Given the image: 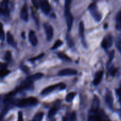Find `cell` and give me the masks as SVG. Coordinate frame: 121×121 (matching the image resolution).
I'll return each instance as SVG.
<instances>
[{"mask_svg":"<svg viewBox=\"0 0 121 121\" xmlns=\"http://www.w3.org/2000/svg\"><path fill=\"white\" fill-rule=\"evenodd\" d=\"M62 44H63V41H61V40H57V41H56L55 43L54 44V45L53 46V47H52V49H53V50L56 49V48H59V47H60V46H61Z\"/></svg>","mask_w":121,"mask_h":121,"instance_id":"cell-27","label":"cell"},{"mask_svg":"<svg viewBox=\"0 0 121 121\" xmlns=\"http://www.w3.org/2000/svg\"><path fill=\"white\" fill-rule=\"evenodd\" d=\"M114 56H115V51L112 50L111 52H110L108 61V62H107L108 67V66H109L111 64V63H112V60H113V58H114Z\"/></svg>","mask_w":121,"mask_h":121,"instance_id":"cell-25","label":"cell"},{"mask_svg":"<svg viewBox=\"0 0 121 121\" xmlns=\"http://www.w3.org/2000/svg\"><path fill=\"white\" fill-rule=\"evenodd\" d=\"M5 67H6V65H5V64L0 63V67H1V69H4V68H5Z\"/></svg>","mask_w":121,"mask_h":121,"instance_id":"cell-37","label":"cell"},{"mask_svg":"<svg viewBox=\"0 0 121 121\" xmlns=\"http://www.w3.org/2000/svg\"><path fill=\"white\" fill-rule=\"evenodd\" d=\"M58 56L59 58H60L62 60H65L67 61H71V59L67 55L63 53H58Z\"/></svg>","mask_w":121,"mask_h":121,"instance_id":"cell-21","label":"cell"},{"mask_svg":"<svg viewBox=\"0 0 121 121\" xmlns=\"http://www.w3.org/2000/svg\"><path fill=\"white\" fill-rule=\"evenodd\" d=\"M21 18L25 21H27L28 20V7L26 4L24 5L21 9V13H20Z\"/></svg>","mask_w":121,"mask_h":121,"instance_id":"cell-13","label":"cell"},{"mask_svg":"<svg viewBox=\"0 0 121 121\" xmlns=\"http://www.w3.org/2000/svg\"><path fill=\"white\" fill-rule=\"evenodd\" d=\"M5 59L7 61H9L11 59V53L9 51H7L5 54Z\"/></svg>","mask_w":121,"mask_h":121,"instance_id":"cell-31","label":"cell"},{"mask_svg":"<svg viewBox=\"0 0 121 121\" xmlns=\"http://www.w3.org/2000/svg\"><path fill=\"white\" fill-rule=\"evenodd\" d=\"M9 73V71L6 70L5 68L1 69L0 70V77L5 76L7 75Z\"/></svg>","mask_w":121,"mask_h":121,"instance_id":"cell-29","label":"cell"},{"mask_svg":"<svg viewBox=\"0 0 121 121\" xmlns=\"http://www.w3.org/2000/svg\"><path fill=\"white\" fill-rule=\"evenodd\" d=\"M117 95H118V98H119V102H120V104L121 105V87L118 89L117 90Z\"/></svg>","mask_w":121,"mask_h":121,"instance_id":"cell-32","label":"cell"},{"mask_svg":"<svg viewBox=\"0 0 121 121\" xmlns=\"http://www.w3.org/2000/svg\"><path fill=\"white\" fill-rule=\"evenodd\" d=\"M116 28L118 30H121V10L116 16Z\"/></svg>","mask_w":121,"mask_h":121,"instance_id":"cell-18","label":"cell"},{"mask_svg":"<svg viewBox=\"0 0 121 121\" xmlns=\"http://www.w3.org/2000/svg\"><path fill=\"white\" fill-rule=\"evenodd\" d=\"M44 28L45 31H46V35H47V39L48 41H50L52 40L53 37V28L51 25L48 23H45L44 24Z\"/></svg>","mask_w":121,"mask_h":121,"instance_id":"cell-8","label":"cell"},{"mask_svg":"<svg viewBox=\"0 0 121 121\" xmlns=\"http://www.w3.org/2000/svg\"><path fill=\"white\" fill-rule=\"evenodd\" d=\"M0 39L3 40L4 39V33L3 30V25L0 22Z\"/></svg>","mask_w":121,"mask_h":121,"instance_id":"cell-30","label":"cell"},{"mask_svg":"<svg viewBox=\"0 0 121 121\" xmlns=\"http://www.w3.org/2000/svg\"><path fill=\"white\" fill-rule=\"evenodd\" d=\"M38 102H39V101L36 98L29 97L28 98L20 100L17 104V105L20 108H26L36 105L38 104Z\"/></svg>","mask_w":121,"mask_h":121,"instance_id":"cell-2","label":"cell"},{"mask_svg":"<svg viewBox=\"0 0 121 121\" xmlns=\"http://www.w3.org/2000/svg\"><path fill=\"white\" fill-rule=\"evenodd\" d=\"M116 46L118 50L121 53V36L118 37L116 40Z\"/></svg>","mask_w":121,"mask_h":121,"instance_id":"cell-28","label":"cell"},{"mask_svg":"<svg viewBox=\"0 0 121 121\" xmlns=\"http://www.w3.org/2000/svg\"><path fill=\"white\" fill-rule=\"evenodd\" d=\"M76 96V93L75 92H70L67 95V96H66V100L68 102L72 101L73 99H74V96Z\"/></svg>","mask_w":121,"mask_h":121,"instance_id":"cell-23","label":"cell"},{"mask_svg":"<svg viewBox=\"0 0 121 121\" xmlns=\"http://www.w3.org/2000/svg\"><path fill=\"white\" fill-rule=\"evenodd\" d=\"M88 9L89 11L91 12V14H92L93 18L95 19V20L96 22H99L102 19V15L99 13V11L98 10L96 3H92V4L90 5Z\"/></svg>","mask_w":121,"mask_h":121,"instance_id":"cell-3","label":"cell"},{"mask_svg":"<svg viewBox=\"0 0 121 121\" xmlns=\"http://www.w3.org/2000/svg\"><path fill=\"white\" fill-rule=\"evenodd\" d=\"M103 74H104V72L103 71H99L96 73V75L95 76L94 80H93V84L95 85H98L101 82L102 79Z\"/></svg>","mask_w":121,"mask_h":121,"instance_id":"cell-16","label":"cell"},{"mask_svg":"<svg viewBox=\"0 0 121 121\" xmlns=\"http://www.w3.org/2000/svg\"><path fill=\"white\" fill-rule=\"evenodd\" d=\"M99 105H100V100L99 98L96 96H95L93 98V103H92V112H97L99 111Z\"/></svg>","mask_w":121,"mask_h":121,"instance_id":"cell-14","label":"cell"},{"mask_svg":"<svg viewBox=\"0 0 121 121\" xmlns=\"http://www.w3.org/2000/svg\"><path fill=\"white\" fill-rule=\"evenodd\" d=\"M50 121H56V120L55 119H54V118H53V119H51Z\"/></svg>","mask_w":121,"mask_h":121,"instance_id":"cell-39","label":"cell"},{"mask_svg":"<svg viewBox=\"0 0 121 121\" xmlns=\"http://www.w3.org/2000/svg\"><path fill=\"white\" fill-rule=\"evenodd\" d=\"M108 118H105L103 116L102 112H92L91 111V114L88 117V121H105Z\"/></svg>","mask_w":121,"mask_h":121,"instance_id":"cell-5","label":"cell"},{"mask_svg":"<svg viewBox=\"0 0 121 121\" xmlns=\"http://www.w3.org/2000/svg\"><path fill=\"white\" fill-rule=\"evenodd\" d=\"M58 110H59V106H54L53 107H52L48 111V117L49 118H52V117H54L56 113L57 112Z\"/></svg>","mask_w":121,"mask_h":121,"instance_id":"cell-19","label":"cell"},{"mask_svg":"<svg viewBox=\"0 0 121 121\" xmlns=\"http://www.w3.org/2000/svg\"><path fill=\"white\" fill-rule=\"evenodd\" d=\"M32 1H33V4H34V5L35 6V8H38V7H39V5H38L37 0H32Z\"/></svg>","mask_w":121,"mask_h":121,"instance_id":"cell-36","label":"cell"},{"mask_svg":"<svg viewBox=\"0 0 121 121\" xmlns=\"http://www.w3.org/2000/svg\"><path fill=\"white\" fill-rule=\"evenodd\" d=\"M67 121H75L76 120V113L75 112H72L68 115V117H66Z\"/></svg>","mask_w":121,"mask_h":121,"instance_id":"cell-24","label":"cell"},{"mask_svg":"<svg viewBox=\"0 0 121 121\" xmlns=\"http://www.w3.org/2000/svg\"><path fill=\"white\" fill-rule=\"evenodd\" d=\"M44 56V54H40V55L39 56H38L37 57H34V58H33V59H31L32 60H38V59H40V58H41L43 56Z\"/></svg>","mask_w":121,"mask_h":121,"instance_id":"cell-35","label":"cell"},{"mask_svg":"<svg viewBox=\"0 0 121 121\" xmlns=\"http://www.w3.org/2000/svg\"><path fill=\"white\" fill-rule=\"evenodd\" d=\"M54 1H58V0H54Z\"/></svg>","mask_w":121,"mask_h":121,"instance_id":"cell-40","label":"cell"},{"mask_svg":"<svg viewBox=\"0 0 121 121\" xmlns=\"http://www.w3.org/2000/svg\"><path fill=\"white\" fill-rule=\"evenodd\" d=\"M18 121H24L23 120V115L21 112H18Z\"/></svg>","mask_w":121,"mask_h":121,"instance_id":"cell-34","label":"cell"},{"mask_svg":"<svg viewBox=\"0 0 121 121\" xmlns=\"http://www.w3.org/2000/svg\"><path fill=\"white\" fill-rule=\"evenodd\" d=\"M65 17H66V22H67V30H68V31H69L72 28L73 22V15L71 14L69 8L65 9Z\"/></svg>","mask_w":121,"mask_h":121,"instance_id":"cell-7","label":"cell"},{"mask_svg":"<svg viewBox=\"0 0 121 121\" xmlns=\"http://www.w3.org/2000/svg\"><path fill=\"white\" fill-rule=\"evenodd\" d=\"M28 39L30 43L33 46H35L38 43V40L37 38L36 34L34 31H30L28 34Z\"/></svg>","mask_w":121,"mask_h":121,"instance_id":"cell-12","label":"cell"},{"mask_svg":"<svg viewBox=\"0 0 121 121\" xmlns=\"http://www.w3.org/2000/svg\"><path fill=\"white\" fill-rule=\"evenodd\" d=\"M43 76V74L41 73H37L35 74L31 75L30 76L27 77L22 83H21V86L20 88H19L17 91L19 90H23L24 89H26L27 87H29L30 85L34 82V81L37 80H39L40 78Z\"/></svg>","mask_w":121,"mask_h":121,"instance_id":"cell-1","label":"cell"},{"mask_svg":"<svg viewBox=\"0 0 121 121\" xmlns=\"http://www.w3.org/2000/svg\"><path fill=\"white\" fill-rule=\"evenodd\" d=\"M78 73V72L75 69H65L60 72H59L58 74L60 76H73L76 75Z\"/></svg>","mask_w":121,"mask_h":121,"instance_id":"cell-9","label":"cell"},{"mask_svg":"<svg viewBox=\"0 0 121 121\" xmlns=\"http://www.w3.org/2000/svg\"><path fill=\"white\" fill-rule=\"evenodd\" d=\"M105 101L106 104L110 109H113V98L112 93L109 91L106 92V96H105Z\"/></svg>","mask_w":121,"mask_h":121,"instance_id":"cell-10","label":"cell"},{"mask_svg":"<svg viewBox=\"0 0 121 121\" xmlns=\"http://www.w3.org/2000/svg\"><path fill=\"white\" fill-rule=\"evenodd\" d=\"M66 40H67V43L69 47H73V45H74V41H73V40L72 39V38L71 37L70 35H69V34H67V37H66Z\"/></svg>","mask_w":121,"mask_h":121,"instance_id":"cell-26","label":"cell"},{"mask_svg":"<svg viewBox=\"0 0 121 121\" xmlns=\"http://www.w3.org/2000/svg\"><path fill=\"white\" fill-rule=\"evenodd\" d=\"M66 85L63 83H58L57 85H52L50 86H48V87H46V88L44 89L42 91V92H41V94L43 95H46L49 94L51 92H53L54 91L56 90L57 89H60L63 90L66 87Z\"/></svg>","mask_w":121,"mask_h":121,"instance_id":"cell-4","label":"cell"},{"mask_svg":"<svg viewBox=\"0 0 121 121\" xmlns=\"http://www.w3.org/2000/svg\"><path fill=\"white\" fill-rule=\"evenodd\" d=\"M112 43H113V37L111 34H109L106 35L105 37V38L103 39L101 46L102 48H104V49L106 50L112 46Z\"/></svg>","mask_w":121,"mask_h":121,"instance_id":"cell-6","label":"cell"},{"mask_svg":"<svg viewBox=\"0 0 121 121\" xmlns=\"http://www.w3.org/2000/svg\"><path fill=\"white\" fill-rule=\"evenodd\" d=\"M44 113L43 112H39L35 115L34 116V118H33L32 121H42L43 118Z\"/></svg>","mask_w":121,"mask_h":121,"instance_id":"cell-22","label":"cell"},{"mask_svg":"<svg viewBox=\"0 0 121 121\" xmlns=\"http://www.w3.org/2000/svg\"><path fill=\"white\" fill-rule=\"evenodd\" d=\"M1 15H3V14H2V11H1V8H0V16H1Z\"/></svg>","mask_w":121,"mask_h":121,"instance_id":"cell-38","label":"cell"},{"mask_svg":"<svg viewBox=\"0 0 121 121\" xmlns=\"http://www.w3.org/2000/svg\"><path fill=\"white\" fill-rule=\"evenodd\" d=\"M40 6L43 11L45 14H48L51 10V6L47 0H41Z\"/></svg>","mask_w":121,"mask_h":121,"instance_id":"cell-11","label":"cell"},{"mask_svg":"<svg viewBox=\"0 0 121 121\" xmlns=\"http://www.w3.org/2000/svg\"><path fill=\"white\" fill-rule=\"evenodd\" d=\"M79 33L80 35V37L83 39L84 35H85V25L83 21L79 23Z\"/></svg>","mask_w":121,"mask_h":121,"instance_id":"cell-20","label":"cell"},{"mask_svg":"<svg viewBox=\"0 0 121 121\" xmlns=\"http://www.w3.org/2000/svg\"><path fill=\"white\" fill-rule=\"evenodd\" d=\"M21 69L25 73H28V72H29V68L27 66H22L21 67Z\"/></svg>","mask_w":121,"mask_h":121,"instance_id":"cell-33","label":"cell"},{"mask_svg":"<svg viewBox=\"0 0 121 121\" xmlns=\"http://www.w3.org/2000/svg\"><path fill=\"white\" fill-rule=\"evenodd\" d=\"M7 43L9 45L13 46V47H15L16 46V44H15V41H14V37H13L12 34L9 32H8L7 34Z\"/></svg>","mask_w":121,"mask_h":121,"instance_id":"cell-17","label":"cell"},{"mask_svg":"<svg viewBox=\"0 0 121 121\" xmlns=\"http://www.w3.org/2000/svg\"><path fill=\"white\" fill-rule=\"evenodd\" d=\"M8 0H3L1 2V9L2 12V14L5 15H7L8 14Z\"/></svg>","mask_w":121,"mask_h":121,"instance_id":"cell-15","label":"cell"}]
</instances>
